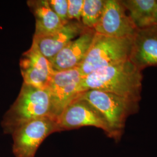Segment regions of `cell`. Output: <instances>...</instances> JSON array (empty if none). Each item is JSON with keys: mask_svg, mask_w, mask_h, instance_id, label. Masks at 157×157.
Here are the masks:
<instances>
[{"mask_svg": "<svg viewBox=\"0 0 157 157\" xmlns=\"http://www.w3.org/2000/svg\"><path fill=\"white\" fill-rule=\"evenodd\" d=\"M143 78L142 71L128 59L83 77L82 89L83 92L100 90L140 102Z\"/></svg>", "mask_w": 157, "mask_h": 157, "instance_id": "6da1fadb", "label": "cell"}, {"mask_svg": "<svg viewBox=\"0 0 157 157\" xmlns=\"http://www.w3.org/2000/svg\"><path fill=\"white\" fill-rule=\"evenodd\" d=\"M50 98L47 89L23 83L16 100L4 114L1 122L3 132L11 135L32 120L50 117Z\"/></svg>", "mask_w": 157, "mask_h": 157, "instance_id": "7a4b0ae2", "label": "cell"}, {"mask_svg": "<svg viewBox=\"0 0 157 157\" xmlns=\"http://www.w3.org/2000/svg\"><path fill=\"white\" fill-rule=\"evenodd\" d=\"M78 97L88 101L101 113L109 129L108 137L117 143L124 134L128 118L139 111V102L100 90H87Z\"/></svg>", "mask_w": 157, "mask_h": 157, "instance_id": "3957f363", "label": "cell"}, {"mask_svg": "<svg viewBox=\"0 0 157 157\" xmlns=\"http://www.w3.org/2000/svg\"><path fill=\"white\" fill-rule=\"evenodd\" d=\"M133 38H116L95 33L89 50L78 67L82 76L129 59Z\"/></svg>", "mask_w": 157, "mask_h": 157, "instance_id": "277c9868", "label": "cell"}, {"mask_svg": "<svg viewBox=\"0 0 157 157\" xmlns=\"http://www.w3.org/2000/svg\"><path fill=\"white\" fill-rule=\"evenodd\" d=\"M56 132H59L57 122L48 116L36 119L23 124L11 135L14 157H35L43 141Z\"/></svg>", "mask_w": 157, "mask_h": 157, "instance_id": "5b68a950", "label": "cell"}, {"mask_svg": "<svg viewBox=\"0 0 157 157\" xmlns=\"http://www.w3.org/2000/svg\"><path fill=\"white\" fill-rule=\"evenodd\" d=\"M83 76L78 68L55 71L46 88L50 98V117L57 121L63 110L82 93Z\"/></svg>", "mask_w": 157, "mask_h": 157, "instance_id": "8992f818", "label": "cell"}, {"mask_svg": "<svg viewBox=\"0 0 157 157\" xmlns=\"http://www.w3.org/2000/svg\"><path fill=\"white\" fill-rule=\"evenodd\" d=\"M59 132L93 126L102 129L108 137L109 129L105 119L88 101L77 97L63 110L57 119Z\"/></svg>", "mask_w": 157, "mask_h": 157, "instance_id": "52a82bcc", "label": "cell"}, {"mask_svg": "<svg viewBox=\"0 0 157 157\" xmlns=\"http://www.w3.org/2000/svg\"><path fill=\"white\" fill-rule=\"evenodd\" d=\"M94 30L96 33L116 38H133L137 30L120 0H105L101 19Z\"/></svg>", "mask_w": 157, "mask_h": 157, "instance_id": "ba28073f", "label": "cell"}, {"mask_svg": "<svg viewBox=\"0 0 157 157\" xmlns=\"http://www.w3.org/2000/svg\"><path fill=\"white\" fill-rule=\"evenodd\" d=\"M20 68L23 83L45 89L54 73L51 62L32 43L20 59Z\"/></svg>", "mask_w": 157, "mask_h": 157, "instance_id": "9c48e42d", "label": "cell"}, {"mask_svg": "<svg viewBox=\"0 0 157 157\" xmlns=\"http://www.w3.org/2000/svg\"><path fill=\"white\" fill-rule=\"evenodd\" d=\"M129 60L143 71L157 65V23L137 29L133 38Z\"/></svg>", "mask_w": 157, "mask_h": 157, "instance_id": "30bf717a", "label": "cell"}, {"mask_svg": "<svg viewBox=\"0 0 157 157\" xmlns=\"http://www.w3.org/2000/svg\"><path fill=\"white\" fill-rule=\"evenodd\" d=\"M95 34L93 29L87 28L68 43L50 60L53 70L58 72L78 67L89 50Z\"/></svg>", "mask_w": 157, "mask_h": 157, "instance_id": "8fae6325", "label": "cell"}, {"mask_svg": "<svg viewBox=\"0 0 157 157\" xmlns=\"http://www.w3.org/2000/svg\"><path fill=\"white\" fill-rule=\"evenodd\" d=\"M86 29L81 22L70 21L53 33L39 37H33V44L50 61Z\"/></svg>", "mask_w": 157, "mask_h": 157, "instance_id": "7c38bea8", "label": "cell"}, {"mask_svg": "<svg viewBox=\"0 0 157 157\" xmlns=\"http://www.w3.org/2000/svg\"><path fill=\"white\" fill-rule=\"evenodd\" d=\"M27 4L36 19L34 37L53 33L64 25L51 10L48 0H30Z\"/></svg>", "mask_w": 157, "mask_h": 157, "instance_id": "4fadbf2b", "label": "cell"}, {"mask_svg": "<svg viewBox=\"0 0 157 157\" xmlns=\"http://www.w3.org/2000/svg\"><path fill=\"white\" fill-rule=\"evenodd\" d=\"M137 29L155 24L157 0H120Z\"/></svg>", "mask_w": 157, "mask_h": 157, "instance_id": "5bb4252c", "label": "cell"}, {"mask_svg": "<svg viewBox=\"0 0 157 157\" xmlns=\"http://www.w3.org/2000/svg\"><path fill=\"white\" fill-rule=\"evenodd\" d=\"M105 4V0H84L81 23L85 28L94 29L101 19Z\"/></svg>", "mask_w": 157, "mask_h": 157, "instance_id": "9a60e30c", "label": "cell"}, {"mask_svg": "<svg viewBox=\"0 0 157 157\" xmlns=\"http://www.w3.org/2000/svg\"><path fill=\"white\" fill-rule=\"evenodd\" d=\"M51 10L60 19L63 25L70 21L68 17L67 0H48Z\"/></svg>", "mask_w": 157, "mask_h": 157, "instance_id": "2e32d148", "label": "cell"}, {"mask_svg": "<svg viewBox=\"0 0 157 157\" xmlns=\"http://www.w3.org/2000/svg\"><path fill=\"white\" fill-rule=\"evenodd\" d=\"M67 2L69 20L81 22L84 0H67Z\"/></svg>", "mask_w": 157, "mask_h": 157, "instance_id": "e0dca14e", "label": "cell"}, {"mask_svg": "<svg viewBox=\"0 0 157 157\" xmlns=\"http://www.w3.org/2000/svg\"><path fill=\"white\" fill-rule=\"evenodd\" d=\"M155 23H157V4L155 11Z\"/></svg>", "mask_w": 157, "mask_h": 157, "instance_id": "ac0fdd59", "label": "cell"}]
</instances>
